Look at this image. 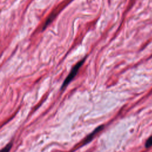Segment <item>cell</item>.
<instances>
[{
  "mask_svg": "<svg viewBox=\"0 0 152 152\" xmlns=\"http://www.w3.org/2000/svg\"><path fill=\"white\" fill-rule=\"evenodd\" d=\"M86 59V56H85L83 59H82L81 60H80L78 62H77L72 68L70 73L68 74V75L67 76V77L65 79L62 86H61V90H64L67 86L68 84L72 81V80L75 77V76L77 75L79 69L81 68V66L83 65V64H84L85 60Z\"/></svg>",
  "mask_w": 152,
  "mask_h": 152,
  "instance_id": "obj_1",
  "label": "cell"
},
{
  "mask_svg": "<svg viewBox=\"0 0 152 152\" xmlns=\"http://www.w3.org/2000/svg\"><path fill=\"white\" fill-rule=\"evenodd\" d=\"M12 145V142L8 143L3 149H2V151H10V150L11 148Z\"/></svg>",
  "mask_w": 152,
  "mask_h": 152,
  "instance_id": "obj_3",
  "label": "cell"
},
{
  "mask_svg": "<svg viewBox=\"0 0 152 152\" xmlns=\"http://www.w3.org/2000/svg\"><path fill=\"white\" fill-rule=\"evenodd\" d=\"M103 126H104V125H100V126H98L97 128H96L91 133H90L89 135H88L86 137H85V138H84L83 141H81L80 142V145H79L78 147H81V146L87 144V143H88L89 142H90V141L93 139V138L94 137V136H95L98 132H99L101 130L103 129Z\"/></svg>",
  "mask_w": 152,
  "mask_h": 152,
  "instance_id": "obj_2",
  "label": "cell"
},
{
  "mask_svg": "<svg viewBox=\"0 0 152 152\" xmlns=\"http://www.w3.org/2000/svg\"><path fill=\"white\" fill-rule=\"evenodd\" d=\"M152 145V136H151L146 141L145 147L148 148Z\"/></svg>",
  "mask_w": 152,
  "mask_h": 152,
  "instance_id": "obj_4",
  "label": "cell"
}]
</instances>
